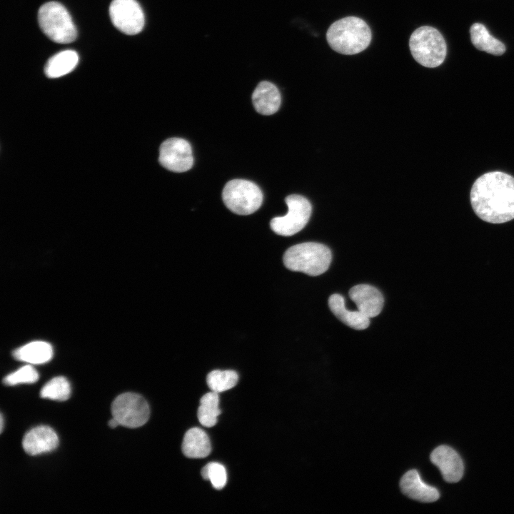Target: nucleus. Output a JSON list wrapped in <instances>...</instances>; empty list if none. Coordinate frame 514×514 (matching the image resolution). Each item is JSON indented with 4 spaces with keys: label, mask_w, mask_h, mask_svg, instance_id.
<instances>
[{
    "label": "nucleus",
    "mask_w": 514,
    "mask_h": 514,
    "mask_svg": "<svg viewBox=\"0 0 514 514\" xmlns=\"http://www.w3.org/2000/svg\"><path fill=\"white\" fill-rule=\"evenodd\" d=\"M470 202L475 214L492 223L514 218V177L501 171L480 176L470 191Z\"/></svg>",
    "instance_id": "nucleus-1"
},
{
    "label": "nucleus",
    "mask_w": 514,
    "mask_h": 514,
    "mask_svg": "<svg viewBox=\"0 0 514 514\" xmlns=\"http://www.w3.org/2000/svg\"><path fill=\"white\" fill-rule=\"evenodd\" d=\"M371 28L362 19L346 16L334 21L326 31L330 47L343 55H355L364 51L371 44Z\"/></svg>",
    "instance_id": "nucleus-2"
},
{
    "label": "nucleus",
    "mask_w": 514,
    "mask_h": 514,
    "mask_svg": "<svg viewBox=\"0 0 514 514\" xmlns=\"http://www.w3.org/2000/svg\"><path fill=\"white\" fill-rule=\"evenodd\" d=\"M283 260L288 269L316 276L328 270L332 255L329 248L322 243L305 242L287 249Z\"/></svg>",
    "instance_id": "nucleus-3"
},
{
    "label": "nucleus",
    "mask_w": 514,
    "mask_h": 514,
    "mask_svg": "<svg viewBox=\"0 0 514 514\" xmlns=\"http://www.w3.org/2000/svg\"><path fill=\"white\" fill-rule=\"evenodd\" d=\"M409 48L413 59L428 68L440 66L447 53L443 36L436 29L429 26H420L411 34Z\"/></svg>",
    "instance_id": "nucleus-4"
},
{
    "label": "nucleus",
    "mask_w": 514,
    "mask_h": 514,
    "mask_svg": "<svg viewBox=\"0 0 514 514\" xmlns=\"http://www.w3.org/2000/svg\"><path fill=\"white\" fill-rule=\"evenodd\" d=\"M39 26L53 41L59 44L73 42L77 31L66 9L59 2L50 1L42 5L38 12Z\"/></svg>",
    "instance_id": "nucleus-5"
},
{
    "label": "nucleus",
    "mask_w": 514,
    "mask_h": 514,
    "mask_svg": "<svg viewBox=\"0 0 514 514\" xmlns=\"http://www.w3.org/2000/svg\"><path fill=\"white\" fill-rule=\"evenodd\" d=\"M263 193L254 183L244 179H233L225 185L222 198L226 207L238 215H250L262 204Z\"/></svg>",
    "instance_id": "nucleus-6"
},
{
    "label": "nucleus",
    "mask_w": 514,
    "mask_h": 514,
    "mask_svg": "<svg viewBox=\"0 0 514 514\" xmlns=\"http://www.w3.org/2000/svg\"><path fill=\"white\" fill-rule=\"evenodd\" d=\"M285 201L288 206L287 213L272 218L270 226L276 234L290 236L306 226L310 218L312 207L308 200L300 195H289Z\"/></svg>",
    "instance_id": "nucleus-7"
},
{
    "label": "nucleus",
    "mask_w": 514,
    "mask_h": 514,
    "mask_svg": "<svg viewBox=\"0 0 514 514\" xmlns=\"http://www.w3.org/2000/svg\"><path fill=\"white\" fill-rule=\"evenodd\" d=\"M111 413L121 425L135 428L142 426L148 421L150 410L148 403L141 395L125 393L117 396L113 401Z\"/></svg>",
    "instance_id": "nucleus-8"
},
{
    "label": "nucleus",
    "mask_w": 514,
    "mask_h": 514,
    "mask_svg": "<svg viewBox=\"0 0 514 514\" xmlns=\"http://www.w3.org/2000/svg\"><path fill=\"white\" fill-rule=\"evenodd\" d=\"M109 15L113 24L124 34H137L143 28L144 14L136 0H113Z\"/></svg>",
    "instance_id": "nucleus-9"
},
{
    "label": "nucleus",
    "mask_w": 514,
    "mask_h": 514,
    "mask_svg": "<svg viewBox=\"0 0 514 514\" xmlns=\"http://www.w3.org/2000/svg\"><path fill=\"white\" fill-rule=\"evenodd\" d=\"M158 161L163 167L171 171H187L193 164L191 146L185 139L168 138L160 146Z\"/></svg>",
    "instance_id": "nucleus-10"
},
{
    "label": "nucleus",
    "mask_w": 514,
    "mask_h": 514,
    "mask_svg": "<svg viewBox=\"0 0 514 514\" xmlns=\"http://www.w3.org/2000/svg\"><path fill=\"white\" fill-rule=\"evenodd\" d=\"M430 461L436 465L448 483H457L463 477L464 466L458 453L448 445H440L430 454Z\"/></svg>",
    "instance_id": "nucleus-11"
},
{
    "label": "nucleus",
    "mask_w": 514,
    "mask_h": 514,
    "mask_svg": "<svg viewBox=\"0 0 514 514\" xmlns=\"http://www.w3.org/2000/svg\"><path fill=\"white\" fill-rule=\"evenodd\" d=\"M349 296L358 310L369 318L377 316L382 311L383 296L374 286L356 285L350 289Z\"/></svg>",
    "instance_id": "nucleus-12"
},
{
    "label": "nucleus",
    "mask_w": 514,
    "mask_h": 514,
    "mask_svg": "<svg viewBox=\"0 0 514 514\" xmlns=\"http://www.w3.org/2000/svg\"><path fill=\"white\" fill-rule=\"evenodd\" d=\"M59 444L56 432L46 425H39L31 429L23 438L22 446L30 455H36L54 450Z\"/></svg>",
    "instance_id": "nucleus-13"
},
{
    "label": "nucleus",
    "mask_w": 514,
    "mask_h": 514,
    "mask_svg": "<svg viewBox=\"0 0 514 514\" xmlns=\"http://www.w3.org/2000/svg\"><path fill=\"white\" fill-rule=\"evenodd\" d=\"M400 488L404 495L422 503H432L439 498L438 490L425 483L416 470L405 473L400 481Z\"/></svg>",
    "instance_id": "nucleus-14"
},
{
    "label": "nucleus",
    "mask_w": 514,
    "mask_h": 514,
    "mask_svg": "<svg viewBox=\"0 0 514 514\" xmlns=\"http://www.w3.org/2000/svg\"><path fill=\"white\" fill-rule=\"evenodd\" d=\"M253 105L256 111L263 115H271L279 109L281 102L278 88L266 81L260 82L252 94Z\"/></svg>",
    "instance_id": "nucleus-15"
},
{
    "label": "nucleus",
    "mask_w": 514,
    "mask_h": 514,
    "mask_svg": "<svg viewBox=\"0 0 514 514\" xmlns=\"http://www.w3.org/2000/svg\"><path fill=\"white\" fill-rule=\"evenodd\" d=\"M328 306L333 313L346 326L356 329L364 330L370 324V318L358 311H350L345 306L344 298L338 293L328 298Z\"/></svg>",
    "instance_id": "nucleus-16"
},
{
    "label": "nucleus",
    "mask_w": 514,
    "mask_h": 514,
    "mask_svg": "<svg viewBox=\"0 0 514 514\" xmlns=\"http://www.w3.org/2000/svg\"><path fill=\"white\" fill-rule=\"evenodd\" d=\"M211 451L210 439L199 428H192L186 433L182 443V452L190 458H203Z\"/></svg>",
    "instance_id": "nucleus-17"
},
{
    "label": "nucleus",
    "mask_w": 514,
    "mask_h": 514,
    "mask_svg": "<svg viewBox=\"0 0 514 514\" xmlns=\"http://www.w3.org/2000/svg\"><path fill=\"white\" fill-rule=\"evenodd\" d=\"M14 357L31 364L45 363L53 356L51 346L45 341H36L29 343L13 352Z\"/></svg>",
    "instance_id": "nucleus-18"
},
{
    "label": "nucleus",
    "mask_w": 514,
    "mask_h": 514,
    "mask_svg": "<svg viewBox=\"0 0 514 514\" xmlns=\"http://www.w3.org/2000/svg\"><path fill=\"white\" fill-rule=\"evenodd\" d=\"M470 34L473 44L478 49L497 56L505 53V45L494 38L482 24H473L470 29Z\"/></svg>",
    "instance_id": "nucleus-19"
},
{
    "label": "nucleus",
    "mask_w": 514,
    "mask_h": 514,
    "mask_svg": "<svg viewBox=\"0 0 514 514\" xmlns=\"http://www.w3.org/2000/svg\"><path fill=\"white\" fill-rule=\"evenodd\" d=\"M78 61L79 56L75 51H62L48 60L44 71L49 78H58L73 71Z\"/></svg>",
    "instance_id": "nucleus-20"
},
{
    "label": "nucleus",
    "mask_w": 514,
    "mask_h": 514,
    "mask_svg": "<svg viewBox=\"0 0 514 514\" xmlns=\"http://www.w3.org/2000/svg\"><path fill=\"white\" fill-rule=\"evenodd\" d=\"M221 413L218 393L211 391L202 396L197 413L198 419L202 425L208 428L214 426Z\"/></svg>",
    "instance_id": "nucleus-21"
},
{
    "label": "nucleus",
    "mask_w": 514,
    "mask_h": 514,
    "mask_svg": "<svg viewBox=\"0 0 514 514\" xmlns=\"http://www.w3.org/2000/svg\"><path fill=\"white\" fill-rule=\"evenodd\" d=\"M238 375L232 370H214L207 377V385L211 391L221 393L233 388L238 383Z\"/></svg>",
    "instance_id": "nucleus-22"
},
{
    "label": "nucleus",
    "mask_w": 514,
    "mask_h": 514,
    "mask_svg": "<svg viewBox=\"0 0 514 514\" xmlns=\"http://www.w3.org/2000/svg\"><path fill=\"white\" fill-rule=\"evenodd\" d=\"M71 395V386L68 380L63 376H58L50 380L42 388L40 396L54 400H66Z\"/></svg>",
    "instance_id": "nucleus-23"
},
{
    "label": "nucleus",
    "mask_w": 514,
    "mask_h": 514,
    "mask_svg": "<svg viewBox=\"0 0 514 514\" xmlns=\"http://www.w3.org/2000/svg\"><path fill=\"white\" fill-rule=\"evenodd\" d=\"M201 475L204 480H208L213 487L217 490L223 488L227 482V473L225 467L218 463L212 462L206 465Z\"/></svg>",
    "instance_id": "nucleus-24"
},
{
    "label": "nucleus",
    "mask_w": 514,
    "mask_h": 514,
    "mask_svg": "<svg viewBox=\"0 0 514 514\" xmlns=\"http://www.w3.org/2000/svg\"><path fill=\"white\" fill-rule=\"evenodd\" d=\"M39 379L36 369L29 365L20 368L15 372L6 376L3 383L7 386H15L22 383H34Z\"/></svg>",
    "instance_id": "nucleus-25"
},
{
    "label": "nucleus",
    "mask_w": 514,
    "mask_h": 514,
    "mask_svg": "<svg viewBox=\"0 0 514 514\" xmlns=\"http://www.w3.org/2000/svg\"><path fill=\"white\" fill-rule=\"evenodd\" d=\"M120 424L118 422V420L116 419H115L114 418H113L112 419H111L109 421V425L112 428H115L116 427H117Z\"/></svg>",
    "instance_id": "nucleus-26"
},
{
    "label": "nucleus",
    "mask_w": 514,
    "mask_h": 514,
    "mask_svg": "<svg viewBox=\"0 0 514 514\" xmlns=\"http://www.w3.org/2000/svg\"><path fill=\"white\" fill-rule=\"evenodd\" d=\"M3 424H4L3 416H2V415H1V427H0L1 432H2V430H3Z\"/></svg>",
    "instance_id": "nucleus-27"
}]
</instances>
